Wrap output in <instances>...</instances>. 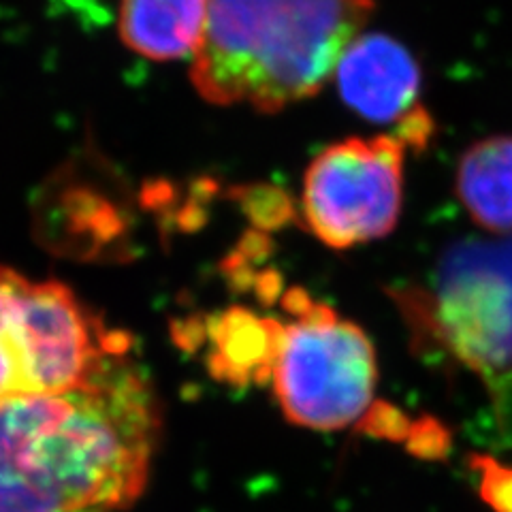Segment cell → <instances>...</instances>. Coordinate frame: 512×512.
Instances as JSON below:
<instances>
[{
	"label": "cell",
	"mask_w": 512,
	"mask_h": 512,
	"mask_svg": "<svg viewBox=\"0 0 512 512\" xmlns=\"http://www.w3.org/2000/svg\"><path fill=\"white\" fill-rule=\"evenodd\" d=\"M376 0H207L190 82L212 105L278 114L333 79Z\"/></svg>",
	"instance_id": "7a4b0ae2"
},
{
	"label": "cell",
	"mask_w": 512,
	"mask_h": 512,
	"mask_svg": "<svg viewBox=\"0 0 512 512\" xmlns=\"http://www.w3.org/2000/svg\"><path fill=\"white\" fill-rule=\"evenodd\" d=\"M158 436V399L128 352L71 389L0 399V512H124Z\"/></svg>",
	"instance_id": "6da1fadb"
},
{
	"label": "cell",
	"mask_w": 512,
	"mask_h": 512,
	"mask_svg": "<svg viewBox=\"0 0 512 512\" xmlns=\"http://www.w3.org/2000/svg\"><path fill=\"white\" fill-rule=\"evenodd\" d=\"M470 466L478 476V493L495 512H512V468L483 455H472Z\"/></svg>",
	"instance_id": "8fae6325"
},
{
	"label": "cell",
	"mask_w": 512,
	"mask_h": 512,
	"mask_svg": "<svg viewBox=\"0 0 512 512\" xmlns=\"http://www.w3.org/2000/svg\"><path fill=\"white\" fill-rule=\"evenodd\" d=\"M207 333L212 376L233 387L265 384L274 378L284 333L280 320L235 306L214 316Z\"/></svg>",
	"instance_id": "ba28073f"
},
{
	"label": "cell",
	"mask_w": 512,
	"mask_h": 512,
	"mask_svg": "<svg viewBox=\"0 0 512 512\" xmlns=\"http://www.w3.org/2000/svg\"><path fill=\"white\" fill-rule=\"evenodd\" d=\"M282 308L288 320L271 382L286 419L316 431L359 423L378 382L372 340L303 288L286 291Z\"/></svg>",
	"instance_id": "5b68a950"
},
{
	"label": "cell",
	"mask_w": 512,
	"mask_h": 512,
	"mask_svg": "<svg viewBox=\"0 0 512 512\" xmlns=\"http://www.w3.org/2000/svg\"><path fill=\"white\" fill-rule=\"evenodd\" d=\"M128 348L64 284L0 265V399L71 389Z\"/></svg>",
	"instance_id": "3957f363"
},
{
	"label": "cell",
	"mask_w": 512,
	"mask_h": 512,
	"mask_svg": "<svg viewBox=\"0 0 512 512\" xmlns=\"http://www.w3.org/2000/svg\"><path fill=\"white\" fill-rule=\"evenodd\" d=\"M342 101L370 122H402L419 107L421 67L406 45L370 32L359 35L333 73Z\"/></svg>",
	"instance_id": "52a82bcc"
},
{
	"label": "cell",
	"mask_w": 512,
	"mask_h": 512,
	"mask_svg": "<svg viewBox=\"0 0 512 512\" xmlns=\"http://www.w3.org/2000/svg\"><path fill=\"white\" fill-rule=\"evenodd\" d=\"M207 0H120L118 32L128 50L150 60H180L197 52Z\"/></svg>",
	"instance_id": "9c48e42d"
},
{
	"label": "cell",
	"mask_w": 512,
	"mask_h": 512,
	"mask_svg": "<svg viewBox=\"0 0 512 512\" xmlns=\"http://www.w3.org/2000/svg\"><path fill=\"white\" fill-rule=\"evenodd\" d=\"M457 195L480 227L512 233V137L493 135L463 152L457 167Z\"/></svg>",
	"instance_id": "30bf717a"
},
{
	"label": "cell",
	"mask_w": 512,
	"mask_h": 512,
	"mask_svg": "<svg viewBox=\"0 0 512 512\" xmlns=\"http://www.w3.org/2000/svg\"><path fill=\"white\" fill-rule=\"evenodd\" d=\"M404 154L395 133L327 146L303 175L301 212L310 233L335 250L387 237L402 214Z\"/></svg>",
	"instance_id": "8992f818"
},
{
	"label": "cell",
	"mask_w": 512,
	"mask_h": 512,
	"mask_svg": "<svg viewBox=\"0 0 512 512\" xmlns=\"http://www.w3.org/2000/svg\"><path fill=\"white\" fill-rule=\"evenodd\" d=\"M410 444V451L414 455L419 457H425V459H434V457H442L446 453L448 448V436L444 427L434 421V419H421L412 423V429H410V436L406 440Z\"/></svg>",
	"instance_id": "7c38bea8"
},
{
	"label": "cell",
	"mask_w": 512,
	"mask_h": 512,
	"mask_svg": "<svg viewBox=\"0 0 512 512\" xmlns=\"http://www.w3.org/2000/svg\"><path fill=\"white\" fill-rule=\"evenodd\" d=\"M414 331L483 378L512 387V237L468 239L446 250L427 295L402 301Z\"/></svg>",
	"instance_id": "277c9868"
}]
</instances>
